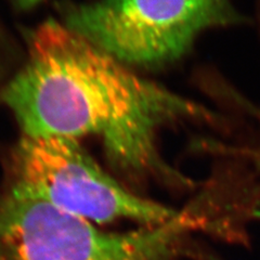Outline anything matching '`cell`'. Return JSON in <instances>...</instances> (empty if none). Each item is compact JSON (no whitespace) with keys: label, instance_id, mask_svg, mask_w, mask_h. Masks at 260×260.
<instances>
[{"label":"cell","instance_id":"cell-4","mask_svg":"<svg viewBox=\"0 0 260 260\" xmlns=\"http://www.w3.org/2000/svg\"><path fill=\"white\" fill-rule=\"evenodd\" d=\"M12 176L10 188L96 224L159 225L181 213L130 191L71 138L23 137L13 153Z\"/></svg>","mask_w":260,"mask_h":260},{"label":"cell","instance_id":"cell-1","mask_svg":"<svg viewBox=\"0 0 260 260\" xmlns=\"http://www.w3.org/2000/svg\"><path fill=\"white\" fill-rule=\"evenodd\" d=\"M28 59L3 92L28 138H101L114 170L133 185L166 182L157 135L203 120L206 109L130 71L65 24L48 20L29 37Z\"/></svg>","mask_w":260,"mask_h":260},{"label":"cell","instance_id":"cell-5","mask_svg":"<svg viewBox=\"0 0 260 260\" xmlns=\"http://www.w3.org/2000/svg\"><path fill=\"white\" fill-rule=\"evenodd\" d=\"M16 2H18L19 6L22 8H30L39 4L40 2H43V0H16Z\"/></svg>","mask_w":260,"mask_h":260},{"label":"cell","instance_id":"cell-3","mask_svg":"<svg viewBox=\"0 0 260 260\" xmlns=\"http://www.w3.org/2000/svg\"><path fill=\"white\" fill-rule=\"evenodd\" d=\"M240 22L232 0H99L73 7L65 15L70 29L137 67L174 62L202 31Z\"/></svg>","mask_w":260,"mask_h":260},{"label":"cell","instance_id":"cell-2","mask_svg":"<svg viewBox=\"0 0 260 260\" xmlns=\"http://www.w3.org/2000/svg\"><path fill=\"white\" fill-rule=\"evenodd\" d=\"M210 226L192 205L164 224L104 231L10 188L0 197V260H176L190 251L193 232Z\"/></svg>","mask_w":260,"mask_h":260}]
</instances>
